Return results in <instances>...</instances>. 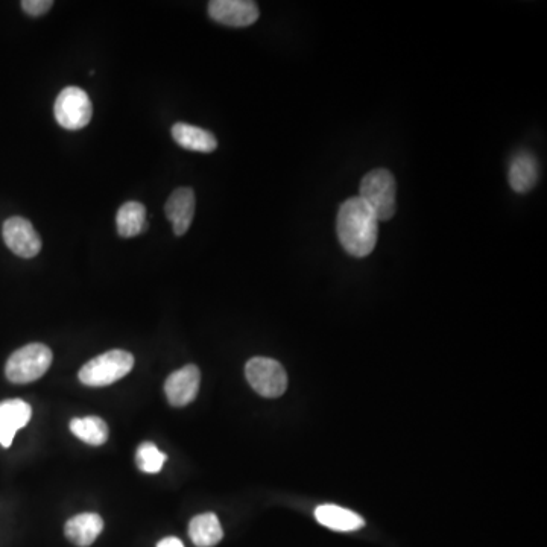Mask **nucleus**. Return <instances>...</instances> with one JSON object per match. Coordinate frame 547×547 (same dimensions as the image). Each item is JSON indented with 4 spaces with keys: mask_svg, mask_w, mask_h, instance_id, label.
<instances>
[{
    "mask_svg": "<svg viewBox=\"0 0 547 547\" xmlns=\"http://www.w3.org/2000/svg\"><path fill=\"white\" fill-rule=\"evenodd\" d=\"M336 231L342 248L350 256L367 257L376 248L379 219L361 198H348L339 207Z\"/></svg>",
    "mask_w": 547,
    "mask_h": 547,
    "instance_id": "f257e3e1",
    "label": "nucleus"
},
{
    "mask_svg": "<svg viewBox=\"0 0 547 547\" xmlns=\"http://www.w3.org/2000/svg\"><path fill=\"white\" fill-rule=\"evenodd\" d=\"M396 178L388 169H374L361 181L359 198L379 221H389L396 213Z\"/></svg>",
    "mask_w": 547,
    "mask_h": 547,
    "instance_id": "f03ea898",
    "label": "nucleus"
},
{
    "mask_svg": "<svg viewBox=\"0 0 547 547\" xmlns=\"http://www.w3.org/2000/svg\"><path fill=\"white\" fill-rule=\"evenodd\" d=\"M52 351L45 344H29L19 348L8 359L5 374L10 382L23 385L45 376L52 365Z\"/></svg>",
    "mask_w": 547,
    "mask_h": 547,
    "instance_id": "7ed1b4c3",
    "label": "nucleus"
},
{
    "mask_svg": "<svg viewBox=\"0 0 547 547\" xmlns=\"http://www.w3.org/2000/svg\"><path fill=\"white\" fill-rule=\"evenodd\" d=\"M134 367V356L125 350H111L87 362L80 371L81 383L107 386L124 379Z\"/></svg>",
    "mask_w": 547,
    "mask_h": 547,
    "instance_id": "20e7f679",
    "label": "nucleus"
},
{
    "mask_svg": "<svg viewBox=\"0 0 547 547\" xmlns=\"http://www.w3.org/2000/svg\"><path fill=\"white\" fill-rule=\"evenodd\" d=\"M251 388L266 399H277L288 389V374L280 362L269 358H253L245 367Z\"/></svg>",
    "mask_w": 547,
    "mask_h": 547,
    "instance_id": "39448f33",
    "label": "nucleus"
},
{
    "mask_svg": "<svg viewBox=\"0 0 547 547\" xmlns=\"http://www.w3.org/2000/svg\"><path fill=\"white\" fill-rule=\"evenodd\" d=\"M54 113L64 130H83L92 121V101L80 87H66L55 101Z\"/></svg>",
    "mask_w": 547,
    "mask_h": 547,
    "instance_id": "423d86ee",
    "label": "nucleus"
},
{
    "mask_svg": "<svg viewBox=\"0 0 547 547\" xmlns=\"http://www.w3.org/2000/svg\"><path fill=\"white\" fill-rule=\"evenodd\" d=\"M5 244L16 256L32 259L42 250V238L28 219L13 216L2 227Z\"/></svg>",
    "mask_w": 547,
    "mask_h": 547,
    "instance_id": "0eeeda50",
    "label": "nucleus"
},
{
    "mask_svg": "<svg viewBox=\"0 0 547 547\" xmlns=\"http://www.w3.org/2000/svg\"><path fill=\"white\" fill-rule=\"evenodd\" d=\"M209 14L221 25L245 28L257 22L260 11L251 0H213L209 4Z\"/></svg>",
    "mask_w": 547,
    "mask_h": 547,
    "instance_id": "6e6552de",
    "label": "nucleus"
},
{
    "mask_svg": "<svg viewBox=\"0 0 547 547\" xmlns=\"http://www.w3.org/2000/svg\"><path fill=\"white\" fill-rule=\"evenodd\" d=\"M201 373L197 365H186L175 371L165 383V393L169 403L175 408L189 405L200 391Z\"/></svg>",
    "mask_w": 547,
    "mask_h": 547,
    "instance_id": "1a4fd4ad",
    "label": "nucleus"
},
{
    "mask_svg": "<svg viewBox=\"0 0 547 547\" xmlns=\"http://www.w3.org/2000/svg\"><path fill=\"white\" fill-rule=\"evenodd\" d=\"M195 207H197L195 192L190 187H178L171 193L165 212L177 236H183L189 231L195 216Z\"/></svg>",
    "mask_w": 547,
    "mask_h": 547,
    "instance_id": "9d476101",
    "label": "nucleus"
},
{
    "mask_svg": "<svg viewBox=\"0 0 547 547\" xmlns=\"http://www.w3.org/2000/svg\"><path fill=\"white\" fill-rule=\"evenodd\" d=\"M31 415V406L23 400H5L0 403V446L8 449L17 432L29 423Z\"/></svg>",
    "mask_w": 547,
    "mask_h": 547,
    "instance_id": "9b49d317",
    "label": "nucleus"
},
{
    "mask_svg": "<svg viewBox=\"0 0 547 547\" xmlns=\"http://www.w3.org/2000/svg\"><path fill=\"white\" fill-rule=\"evenodd\" d=\"M538 177H540V168L534 155L526 151L517 152L508 171V181L514 192H531L537 184Z\"/></svg>",
    "mask_w": 547,
    "mask_h": 547,
    "instance_id": "f8f14e48",
    "label": "nucleus"
},
{
    "mask_svg": "<svg viewBox=\"0 0 547 547\" xmlns=\"http://www.w3.org/2000/svg\"><path fill=\"white\" fill-rule=\"evenodd\" d=\"M102 529H104V520L101 519V516L95 513H84L72 517L66 523L64 532L75 546L89 547L101 535Z\"/></svg>",
    "mask_w": 547,
    "mask_h": 547,
    "instance_id": "ddd939ff",
    "label": "nucleus"
},
{
    "mask_svg": "<svg viewBox=\"0 0 547 547\" xmlns=\"http://www.w3.org/2000/svg\"><path fill=\"white\" fill-rule=\"evenodd\" d=\"M171 133L175 142L183 146L184 149H189V151L209 154V152H213L218 148L216 137L210 131L203 130L200 127L178 122L172 127Z\"/></svg>",
    "mask_w": 547,
    "mask_h": 547,
    "instance_id": "4468645a",
    "label": "nucleus"
},
{
    "mask_svg": "<svg viewBox=\"0 0 547 547\" xmlns=\"http://www.w3.org/2000/svg\"><path fill=\"white\" fill-rule=\"evenodd\" d=\"M318 523L338 532H353L365 525L364 519L338 505H321L315 511Z\"/></svg>",
    "mask_w": 547,
    "mask_h": 547,
    "instance_id": "2eb2a0df",
    "label": "nucleus"
},
{
    "mask_svg": "<svg viewBox=\"0 0 547 547\" xmlns=\"http://www.w3.org/2000/svg\"><path fill=\"white\" fill-rule=\"evenodd\" d=\"M190 540L198 547H213L222 540L224 531L218 517L213 513L193 517L189 525Z\"/></svg>",
    "mask_w": 547,
    "mask_h": 547,
    "instance_id": "dca6fc26",
    "label": "nucleus"
},
{
    "mask_svg": "<svg viewBox=\"0 0 547 547\" xmlns=\"http://www.w3.org/2000/svg\"><path fill=\"white\" fill-rule=\"evenodd\" d=\"M117 233L121 238H134L146 227V207L137 201H128L116 216Z\"/></svg>",
    "mask_w": 547,
    "mask_h": 547,
    "instance_id": "f3484780",
    "label": "nucleus"
},
{
    "mask_svg": "<svg viewBox=\"0 0 547 547\" xmlns=\"http://www.w3.org/2000/svg\"><path fill=\"white\" fill-rule=\"evenodd\" d=\"M70 431L90 446H102L108 440V426L102 418H75L70 421Z\"/></svg>",
    "mask_w": 547,
    "mask_h": 547,
    "instance_id": "a211bd4d",
    "label": "nucleus"
},
{
    "mask_svg": "<svg viewBox=\"0 0 547 547\" xmlns=\"http://www.w3.org/2000/svg\"><path fill=\"white\" fill-rule=\"evenodd\" d=\"M166 459H168V456H166L165 453L160 452L155 444L143 443L140 444L139 449H137V465H139L142 472L149 473V475L159 473L160 470H162L163 465H165Z\"/></svg>",
    "mask_w": 547,
    "mask_h": 547,
    "instance_id": "6ab92c4d",
    "label": "nucleus"
},
{
    "mask_svg": "<svg viewBox=\"0 0 547 547\" xmlns=\"http://www.w3.org/2000/svg\"><path fill=\"white\" fill-rule=\"evenodd\" d=\"M52 7H54V2H51V0H23L22 2L23 11L32 17L43 16Z\"/></svg>",
    "mask_w": 547,
    "mask_h": 547,
    "instance_id": "aec40b11",
    "label": "nucleus"
},
{
    "mask_svg": "<svg viewBox=\"0 0 547 547\" xmlns=\"http://www.w3.org/2000/svg\"><path fill=\"white\" fill-rule=\"evenodd\" d=\"M157 547H184V544L177 537H166L157 544Z\"/></svg>",
    "mask_w": 547,
    "mask_h": 547,
    "instance_id": "412c9836",
    "label": "nucleus"
}]
</instances>
